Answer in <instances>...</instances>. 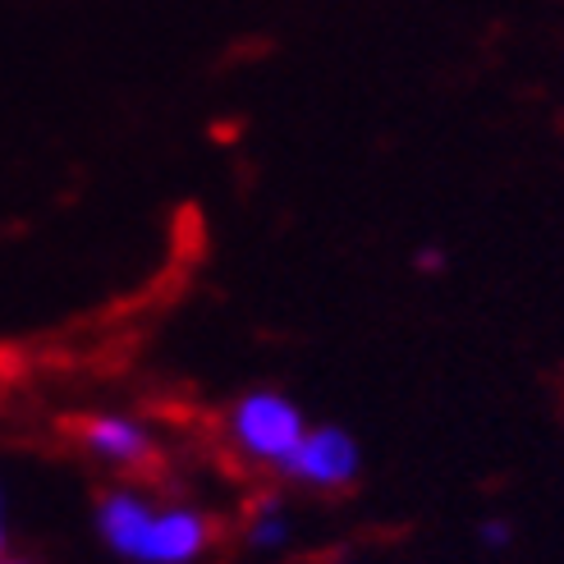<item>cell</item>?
<instances>
[{"label":"cell","instance_id":"cell-10","mask_svg":"<svg viewBox=\"0 0 564 564\" xmlns=\"http://www.w3.org/2000/svg\"><path fill=\"white\" fill-rule=\"evenodd\" d=\"M10 564H19V560H10Z\"/></svg>","mask_w":564,"mask_h":564},{"label":"cell","instance_id":"cell-5","mask_svg":"<svg viewBox=\"0 0 564 564\" xmlns=\"http://www.w3.org/2000/svg\"><path fill=\"white\" fill-rule=\"evenodd\" d=\"M97 528L120 555L138 560V551L148 542V528H152V510H148V500H138L129 491H110L97 505Z\"/></svg>","mask_w":564,"mask_h":564},{"label":"cell","instance_id":"cell-2","mask_svg":"<svg viewBox=\"0 0 564 564\" xmlns=\"http://www.w3.org/2000/svg\"><path fill=\"white\" fill-rule=\"evenodd\" d=\"M280 468L307 487H349L358 477V445L340 427H317L299 441V449Z\"/></svg>","mask_w":564,"mask_h":564},{"label":"cell","instance_id":"cell-8","mask_svg":"<svg viewBox=\"0 0 564 564\" xmlns=\"http://www.w3.org/2000/svg\"><path fill=\"white\" fill-rule=\"evenodd\" d=\"M417 267H427V271H436V267H445V258L436 248H427V252H417Z\"/></svg>","mask_w":564,"mask_h":564},{"label":"cell","instance_id":"cell-1","mask_svg":"<svg viewBox=\"0 0 564 564\" xmlns=\"http://www.w3.org/2000/svg\"><path fill=\"white\" fill-rule=\"evenodd\" d=\"M230 432L243 445V455H252L258 464H285L299 449V441L307 436L303 413L285 400V394H271V390L243 394L230 413Z\"/></svg>","mask_w":564,"mask_h":564},{"label":"cell","instance_id":"cell-4","mask_svg":"<svg viewBox=\"0 0 564 564\" xmlns=\"http://www.w3.org/2000/svg\"><path fill=\"white\" fill-rule=\"evenodd\" d=\"M74 436L88 445L97 459L124 464V468H143V464L152 459V441H148V432L138 427V422H129V417H116V413L78 417V422H74Z\"/></svg>","mask_w":564,"mask_h":564},{"label":"cell","instance_id":"cell-3","mask_svg":"<svg viewBox=\"0 0 564 564\" xmlns=\"http://www.w3.org/2000/svg\"><path fill=\"white\" fill-rule=\"evenodd\" d=\"M207 538L212 528L203 514L193 510H165V514H152V528H148V542L138 551L143 564H188L207 551Z\"/></svg>","mask_w":564,"mask_h":564},{"label":"cell","instance_id":"cell-7","mask_svg":"<svg viewBox=\"0 0 564 564\" xmlns=\"http://www.w3.org/2000/svg\"><path fill=\"white\" fill-rule=\"evenodd\" d=\"M482 546H491V551H500V546H510V523H500V519L482 523Z\"/></svg>","mask_w":564,"mask_h":564},{"label":"cell","instance_id":"cell-6","mask_svg":"<svg viewBox=\"0 0 564 564\" xmlns=\"http://www.w3.org/2000/svg\"><path fill=\"white\" fill-rule=\"evenodd\" d=\"M285 538H290V528H285V519H275V514L258 519V523H252V532H248V542H252V546H262V551L280 546Z\"/></svg>","mask_w":564,"mask_h":564},{"label":"cell","instance_id":"cell-9","mask_svg":"<svg viewBox=\"0 0 564 564\" xmlns=\"http://www.w3.org/2000/svg\"><path fill=\"white\" fill-rule=\"evenodd\" d=\"M0 551H6V532H0Z\"/></svg>","mask_w":564,"mask_h":564}]
</instances>
